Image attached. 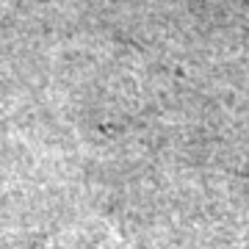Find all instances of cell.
Listing matches in <instances>:
<instances>
[{
  "instance_id": "1",
  "label": "cell",
  "mask_w": 249,
  "mask_h": 249,
  "mask_svg": "<svg viewBox=\"0 0 249 249\" xmlns=\"http://www.w3.org/2000/svg\"><path fill=\"white\" fill-rule=\"evenodd\" d=\"M11 3H14V0H0V17H3V14L11 9Z\"/></svg>"
}]
</instances>
